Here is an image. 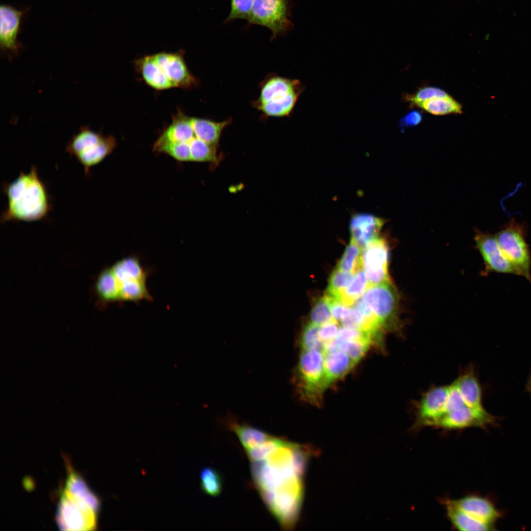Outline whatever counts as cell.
<instances>
[{
  "instance_id": "cell-1",
  "label": "cell",
  "mask_w": 531,
  "mask_h": 531,
  "mask_svg": "<svg viewBox=\"0 0 531 531\" xmlns=\"http://www.w3.org/2000/svg\"><path fill=\"white\" fill-rule=\"evenodd\" d=\"M7 206L1 213L2 222L10 220L34 221L46 217L51 205L46 189L35 166L21 172L13 181L4 185Z\"/></svg>"
},
{
  "instance_id": "cell-2",
  "label": "cell",
  "mask_w": 531,
  "mask_h": 531,
  "mask_svg": "<svg viewBox=\"0 0 531 531\" xmlns=\"http://www.w3.org/2000/svg\"><path fill=\"white\" fill-rule=\"evenodd\" d=\"M118 291V302H140L153 298L147 284L149 270L135 255L118 260L111 266Z\"/></svg>"
},
{
  "instance_id": "cell-3",
  "label": "cell",
  "mask_w": 531,
  "mask_h": 531,
  "mask_svg": "<svg viewBox=\"0 0 531 531\" xmlns=\"http://www.w3.org/2000/svg\"><path fill=\"white\" fill-rule=\"evenodd\" d=\"M100 505L63 489L56 519L59 527L67 530H93L97 527Z\"/></svg>"
},
{
  "instance_id": "cell-4",
  "label": "cell",
  "mask_w": 531,
  "mask_h": 531,
  "mask_svg": "<svg viewBox=\"0 0 531 531\" xmlns=\"http://www.w3.org/2000/svg\"><path fill=\"white\" fill-rule=\"evenodd\" d=\"M116 146V140L112 136L103 135L84 126L71 138L65 149L76 158L87 175L90 168L110 154Z\"/></svg>"
},
{
  "instance_id": "cell-5",
  "label": "cell",
  "mask_w": 531,
  "mask_h": 531,
  "mask_svg": "<svg viewBox=\"0 0 531 531\" xmlns=\"http://www.w3.org/2000/svg\"><path fill=\"white\" fill-rule=\"evenodd\" d=\"M526 229L515 219L510 220L495 236L519 276L531 283V254L526 241Z\"/></svg>"
},
{
  "instance_id": "cell-6",
  "label": "cell",
  "mask_w": 531,
  "mask_h": 531,
  "mask_svg": "<svg viewBox=\"0 0 531 531\" xmlns=\"http://www.w3.org/2000/svg\"><path fill=\"white\" fill-rule=\"evenodd\" d=\"M384 330L400 331L399 295L391 282L370 286L360 297Z\"/></svg>"
},
{
  "instance_id": "cell-7",
  "label": "cell",
  "mask_w": 531,
  "mask_h": 531,
  "mask_svg": "<svg viewBox=\"0 0 531 531\" xmlns=\"http://www.w3.org/2000/svg\"><path fill=\"white\" fill-rule=\"evenodd\" d=\"M324 354L321 350H302L296 370L297 386L302 395L318 402L327 386L325 379Z\"/></svg>"
},
{
  "instance_id": "cell-8",
  "label": "cell",
  "mask_w": 531,
  "mask_h": 531,
  "mask_svg": "<svg viewBox=\"0 0 531 531\" xmlns=\"http://www.w3.org/2000/svg\"><path fill=\"white\" fill-rule=\"evenodd\" d=\"M290 12V0H254L247 21L268 29L273 39L292 29Z\"/></svg>"
},
{
  "instance_id": "cell-9",
  "label": "cell",
  "mask_w": 531,
  "mask_h": 531,
  "mask_svg": "<svg viewBox=\"0 0 531 531\" xmlns=\"http://www.w3.org/2000/svg\"><path fill=\"white\" fill-rule=\"evenodd\" d=\"M252 462L251 472L259 492L272 491L293 479L303 478L306 467L295 456L293 463L282 467L272 466L265 460Z\"/></svg>"
},
{
  "instance_id": "cell-10",
  "label": "cell",
  "mask_w": 531,
  "mask_h": 531,
  "mask_svg": "<svg viewBox=\"0 0 531 531\" xmlns=\"http://www.w3.org/2000/svg\"><path fill=\"white\" fill-rule=\"evenodd\" d=\"M361 261L370 286L390 282L388 270L389 248L384 238L378 236L363 248Z\"/></svg>"
},
{
  "instance_id": "cell-11",
  "label": "cell",
  "mask_w": 531,
  "mask_h": 531,
  "mask_svg": "<svg viewBox=\"0 0 531 531\" xmlns=\"http://www.w3.org/2000/svg\"><path fill=\"white\" fill-rule=\"evenodd\" d=\"M500 418L493 415L484 408L477 409L465 406L442 416L434 428L447 430L464 429L469 427L487 429L496 426Z\"/></svg>"
},
{
  "instance_id": "cell-12",
  "label": "cell",
  "mask_w": 531,
  "mask_h": 531,
  "mask_svg": "<svg viewBox=\"0 0 531 531\" xmlns=\"http://www.w3.org/2000/svg\"><path fill=\"white\" fill-rule=\"evenodd\" d=\"M449 384L433 386L424 393L415 406L413 428L433 427L444 413Z\"/></svg>"
},
{
  "instance_id": "cell-13",
  "label": "cell",
  "mask_w": 531,
  "mask_h": 531,
  "mask_svg": "<svg viewBox=\"0 0 531 531\" xmlns=\"http://www.w3.org/2000/svg\"><path fill=\"white\" fill-rule=\"evenodd\" d=\"M474 241L485 266V272L518 275L503 254L495 236L475 230Z\"/></svg>"
},
{
  "instance_id": "cell-14",
  "label": "cell",
  "mask_w": 531,
  "mask_h": 531,
  "mask_svg": "<svg viewBox=\"0 0 531 531\" xmlns=\"http://www.w3.org/2000/svg\"><path fill=\"white\" fill-rule=\"evenodd\" d=\"M24 11L7 5L0 7V44L2 52L9 59L19 55L21 44L18 40Z\"/></svg>"
},
{
  "instance_id": "cell-15",
  "label": "cell",
  "mask_w": 531,
  "mask_h": 531,
  "mask_svg": "<svg viewBox=\"0 0 531 531\" xmlns=\"http://www.w3.org/2000/svg\"><path fill=\"white\" fill-rule=\"evenodd\" d=\"M152 57L161 73L173 88H189L196 83V79L189 72L181 54L162 52Z\"/></svg>"
},
{
  "instance_id": "cell-16",
  "label": "cell",
  "mask_w": 531,
  "mask_h": 531,
  "mask_svg": "<svg viewBox=\"0 0 531 531\" xmlns=\"http://www.w3.org/2000/svg\"><path fill=\"white\" fill-rule=\"evenodd\" d=\"M453 506L480 521L493 525L501 514L488 499L480 496L468 495L458 499H447Z\"/></svg>"
},
{
  "instance_id": "cell-17",
  "label": "cell",
  "mask_w": 531,
  "mask_h": 531,
  "mask_svg": "<svg viewBox=\"0 0 531 531\" xmlns=\"http://www.w3.org/2000/svg\"><path fill=\"white\" fill-rule=\"evenodd\" d=\"M384 220L366 213L354 214L350 220L351 238L361 248L378 237Z\"/></svg>"
},
{
  "instance_id": "cell-18",
  "label": "cell",
  "mask_w": 531,
  "mask_h": 531,
  "mask_svg": "<svg viewBox=\"0 0 531 531\" xmlns=\"http://www.w3.org/2000/svg\"><path fill=\"white\" fill-rule=\"evenodd\" d=\"M453 383L468 406L477 409L484 408L482 403V389L472 367L461 373Z\"/></svg>"
},
{
  "instance_id": "cell-19",
  "label": "cell",
  "mask_w": 531,
  "mask_h": 531,
  "mask_svg": "<svg viewBox=\"0 0 531 531\" xmlns=\"http://www.w3.org/2000/svg\"><path fill=\"white\" fill-rule=\"evenodd\" d=\"M324 356L327 386L344 376L355 365L349 356L340 350L324 354Z\"/></svg>"
},
{
  "instance_id": "cell-20",
  "label": "cell",
  "mask_w": 531,
  "mask_h": 531,
  "mask_svg": "<svg viewBox=\"0 0 531 531\" xmlns=\"http://www.w3.org/2000/svg\"><path fill=\"white\" fill-rule=\"evenodd\" d=\"M446 515L452 526L459 531H489L494 526L478 520L451 504L447 499L443 501Z\"/></svg>"
},
{
  "instance_id": "cell-21",
  "label": "cell",
  "mask_w": 531,
  "mask_h": 531,
  "mask_svg": "<svg viewBox=\"0 0 531 531\" xmlns=\"http://www.w3.org/2000/svg\"><path fill=\"white\" fill-rule=\"evenodd\" d=\"M299 82L280 77L269 79L261 89L258 104L282 97L299 90Z\"/></svg>"
},
{
  "instance_id": "cell-22",
  "label": "cell",
  "mask_w": 531,
  "mask_h": 531,
  "mask_svg": "<svg viewBox=\"0 0 531 531\" xmlns=\"http://www.w3.org/2000/svg\"><path fill=\"white\" fill-rule=\"evenodd\" d=\"M136 64L143 79L150 87L158 90L173 88L171 83L161 73L152 55L147 56L139 59Z\"/></svg>"
},
{
  "instance_id": "cell-23",
  "label": "cell",
  "mask_w": 531,
  "mask_h": 531,
  "mask_svg": "<svg viewBox=\"0 0 531 531\" xmlns=\"http://www.w3.org/2000/svg\"><path fill=\"white\" fill-rule=\"evenodd\" d=\"M191 121L198 138L215 146L219 141L223 129L230 122L229 120L216 122L196 118H191Z\"/></svg>"
},
{
  "instance_id": "cell-24",
  "label": "cell",
  "mask_w": 531,
  "mask_h": 531,
  "mask_svg": "<svg viewBox=\"0 0 531 531\" xmlns=\"http://www.w3.org/2000/svg\"><path fill=\"white\" fill-rule=\"evenodd\" d=\"M230 426L246 451L256 447L271 436L263 430L248 425L232 423Z\"/></svg>"
},
{
  "instance_id": "cell-25",
  "label": "cell",
  "mask_w": 531,
  "mask_h": 531,
  "mask_svg": "<svg viewBox=\"0 0 531 531\" xmlns=\"http://www.w3.org/2000/svg\"><path fill=\"white\" fill-rule=\"evenodd\" d=\"M299 90L289 93L278 98L258 104L265 114L272 117H282L289 114L297 99Z\"/></svg>"
},
{
  "instance_id": "cell-26",
  "label": "cell",
  "mask_w": 531,
  "mask_h": 531,
  "mask_svg": "<svg viewBox=\"0 0 531 531\" xmlns=\"http://www.w3.org/2000/svg\"><path fill=\"white\" fill-rule=\"evenodd\" d=\"M427 112L435 115L462 113V106L450 95L434 97L416 104Z\"/></svg>"
},
{
  "instance_id": "cell-27",
  "label": "cell",
  "mask_w": 531,
  "mask_h": 531,
  "mask_svg": "<svg viewBox=\"0 0 531 531\" xmlns=\"http://www.w3.org/2000/svg\"><path fill=\"white\" fill-rule=\"evenodd\" d=\"M369 287L365 273L361 267L356 272L353 281L337 300L345 305L351 306L362 296Z\"/></svg>"
},
{
  "instance_id": "cell-28",
  "label": "cell",
  "mask_w": 531,
  "mask_h": 531,
  "mask_svg": "<svg viewBox=\"0 0 531 531\" xmlns=\"http://www.w3.org/2000/svg\"><path fill=\"white\" fill-rule=\"evenodd\" d=\"M95 288L97 295L103 301L109 303L118 302V291L111 267L105 268L99 274Z\"/></svg>"
},
{
  "instance_id": "cell-29",
  "label": "cell",
  "mask_w": 531,
  "mask_h": 531,
  "mask_svg": "<svg viewBox=\"0 0 531 531\" xmlns=\"http://www.w3.org/2000/svg\"><path fill=\"white\" fill-rule=\"evenodd\" d=\"M363 248L351 238L337 268L343 271L355 273L362 267L361 255Z\"/></svg>"
},
{
  "instance_id": "cell-30",
  "label": "cell",
  "mask_w": 531,
  "mask_h": 531,
  "mask_svg": "<svg viewBox=\"0 0 531 531\" xmlns=\"http://www.w3.org/2000/svg\"><path fill=\"white\" fill-rule=\"evenodd\" d=\"M337 350L345 352L355 364L365 354L371 340L364 338L354 340L340 341L334 339Z\"/></svg>"
},
{
  "instance_id": "cell-31",
  "label": "cell",
  "mask_w": 531,
  "mask_h": 531,
  "mask_svg": "<svg viewBox=\"0 0 531 531\" xmlns=\"http://www.w3.org/2000/svg\"><path fill=\"white\" fill-rule=\"evenodd\" d=\"M354 275V273L336 268L330 275L326 295L338 299L341 294L351 284Z\"/></svg>"
},
{
  "instance_id": "cell-32",
  "label": "cell",
  "mask_w": 531,
  "mask_h": 531,
  "mask_svg": "<svg viewBox=\"0 0 531 531\" xmlns=\"http://www.w3.org/2000/svg\"><path fill=\"white\" fill-rule=\"evenodd\" d=\"M201 488L206 494L216 497L222 490V481L218 472L214 469L205 467L200 472Z\"/></svg>"
},
{
  "instance_id": "cell-33",
  "label": "cell",
  "mask_w": 531,
  "mask_h": 531,
  "mask_svg": "<svg viewBox=\"0 0 531 531\" xmlns=\"http://www.w3.org/2000/svg\"><path fill=\"white\" fill-rule=\"evenodd\" d=\"M191 161L210 162L216 158V146L206 143L198 138L189 145Z\"/></svg>"
},
{
  "instance_id": "cell-34",
  "label": "cell",
  "mask_w": 531,
  "mask_h": 531,
  "mask_svg": "<svg viewBox=\"0 0 531 531\" xmlns=\"http://www.w3.org/2000/svg\"><path fill=\"white\" fill-rule=\"evenodd\" d=\"M285 441L271 436L256 447L246 450L247 456L252 462L264 460L276 448L282 445Z\"/></svg>"
},
{
  "instance_id": "cell-35",
  "label": "cell",
  "mask_w": 531,
  "mask_h": 531,
  "mask_svg": "<svg viewBox=\"0 0 531 531\" xmlns=\"http://www.w3.org/2000/svg\"><path fill=\"white\" fill-rule=\"evenodd\" d=\"M320 326L311 323L303 328L300 338L302 350H319L323 351L324 344L319 336Z\"/></svg>"
},
{
  "instance_id": "cell-36",
  "label": "cell",
  "mask_w": 531,
  "mask_h": 531,
  "mask_svg": "<svg viewBox=\"0 0 531 531\" xmlns=\"http://www.w3.org/2000/svg\"><path fill=\"white\" fill-rule=\"evenodd\" d=\"M333 320L329 301L325 295L313 306L310 314V323L321 326Z\"/></svg>"
},
{
  "instance_id": "cell-37",
  "label": "cell",
  "mask_w": 531,
  "mask_h": 531,
  "mask_svg": "<svg viewBox=\"0 0 531 531\" xmlns=\"http://www.w3.org/2000/svg\"><path fill=\"white\" fill-rule=\"evenodd\" d=\"M254 0H231V9L226 22L237 19L248 20Z\"/></svg>"
},
{
  "instance_id": "cell-38",
  "label": "cell",
  "mask_w": 531,
  "mask_h": 531,
  "mask_svg": "<svg viewBox=\"0 0 531 531\" xmlns=\"http://www.w3.org/2000/svg\"><path fill=\"white\" fill-rule=\"evenodd\" d=\"M449 95L443 90L434 87H426L420 88L413 95L410 97L409 99L411 102L416 105L424 100L434 97H445Z\"/></svg>"
},
{
  "instance_id": "cell-39",
  "label": "cell",
  "mask_w": 531,
  "mask_h": 531,
  "mask_svg": "<svg viewBox=\"0 0 531 531\" xmlns=\"http://www.w3.org/2000/svg\"><path fill=\"white\" fill-rule=\"evenodd\" d=\"M326 295L329 301L331 313L333 319L338 322H341L348 315L351 308L338 300Z\"/></svg>"
},
{
  "instance_id": "cell-40",
  "label": "cell",
  "mask_w": 531,
  "mask_h": 531,
  "mask_svg": "<svg viewBox=\"0 0 531 531\" xmlns=\"http://www.w3.org/2000/svg\"><path fill=\"white\" fill-rule=\"evenodd\" d=\"M363 317L361 312L355 307L351 308L348 315L341 322L342 327L361 330Z\"/></svg>"
},
{
  "instance_id": "cell-41",
  "label": "cell",
  "mask_w": 531,
  "mask_h": 531,
  "mask_svg": "<svg viewBox=\"0 0 531 531\" xmlns=\"http://www.w3.org/2000/svg\"><path fill=\"white\" fill-rule=\"evenodd\" d=\"M339 328L338 322L335 320L320 326L319 336L323 344L335 339Z\"/></svg>"
},
{
  "instance_id": "cell-42",
  "label": "cell",
  "mask_w": 531,
  "mask_h": 531,
  "mask_svg": "<svg viewBox=\"0 0 531 531\" xmlns=\"http://www.w3.org/2000/svg\"><path fill=\"white\" fill-rule=\"evenodd\" d=\"M422 119L421 113L413 110L405 115L400 120V125L402 127L416 126L419 124Z\"/></svg>"
},
{
  "instance_id": "cell-43",
  "label": "cell",
  "mask_w": 531,
  "mask_h": 531,
  "mask_svg": "<svg viewBox=\"0 0 531 531\" xmlns=\"http://www.w3.org/2000/svg\"><path fill=\"white\" fill-rule=\"evenodd\" d=\"M526 390L527 393H528L531 395V373L528 377L527 382L526 384Z\"/></svg>"
}]
</instances>
